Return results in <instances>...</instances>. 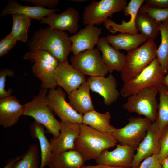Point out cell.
<instances>
[{"instance_id":"obj_26","label":"cell","mask_w":168,"mask_h":168,"mask_svg":"<svg viewBox=\"0 0 168 168\" xmlns=\"http://www.w3.org/2000/svg\"><path fill=\"white\" fill-rule=\"evenodd\" d=\"M85 161L81 154L75 149L53 153L48 165L49 168H80Z\"/></svg>"},{"instance_id":"obj_30","label":"cell","mask_w":168,"mask_h":168,"mask_svg":"<svg viewBox=\"0 0 168 168\" xmlns=\"http://www.w3.org/2000/svg\"><path fill=\"white\" fill-rule=\"evenodd\" d=\"M12 30L9 34L17 41L26 42L28 39L27 32L31 19L25 15L14 14Z\"/></svg>"},{"instance_id":"obj_4","label":"cell","mask_w":168,"mask_h":168,"mask_svg":"<svg viewBox=\"0 0 168 168\" xmlns=\"http://www.w3.org/2000/svg\"><path fill=\"white\" fill-rule=\"evenodd\" d=\"M157 48L154 40H148L127 52L125 65L120 72L124 82L135 77L156 58Z\"/></svg>"},{"instance_id":"obj_15","label":"cell","mask_w":168,"mask_h":168,"mask_svg":"<svg viewBox=\"0 0 168 168\" xmlns=\"http://www.w3.org/2000/svg\"><path fill=\"white\" fill-rule=\"evenodd\" d=\"M54 76L57 85L63 88L68 95L87 81L85 75L75 69L68 60L59 62Z\"/></svg>"},{"instance_id":"obj_32","label":"cell","mask_w":168,"mask_h":168,"mask_svg":"<svg viewBox=\"0 0 168 168\" xmlns=\"http://www.w3.org/2000/svg\"><path fill=\"white\" fill-rule=\"evenodd\" d=\"M39 158L38 146L31 144L13 168H39Z\"/></svg>"},{"instance_id":"obj_31","label":"cell","mask_w":168,"mask_h":168,"mask_svg":"<svg viewBox=\"0 0 168 168\" xmlns=\"http://www.w3.org/2000/svg\"><path fill=\"white\" fill-rule=\"evenodd\" d=\"M163 84L159 90V101L156 122L161 131L168 124V93Z\"/></svg>"},{"instance_id":"obj_3","label":"cell","mask_w":168,"mask_h":168,"mask_svg":"<svg viewBox=\"0 0 168 168\" xmlns=\"http://www.w3.org/2000/svg\"><path fill=\"white\" fill-rule=\"evenodd\" d=\"M47 90L41 88L33 100L24 105L23 115L32 117L43 125L46 128V132L51 134L53 138H57L60 134V122L56 119L48 105Z\"/></svg>"},{"instance_id":"obj_8","label":"cell","mask_w":168,"mask_h":168,"mask_svg":"<svg viewBox=\"0 0 168 168\" xmlns=\"http://www.w3.org/2000/svg\"><path fill=\"white\" fill-rule=\"evenodd\" d=\"M159 90L146 88L128 97L123 108L130 113L143 115L152 122L156 120L158 103L156 96Z\"/></svg>"},{"instance_id":"obj_9","label":"cell","mask_w":168,"mask_h":168,"mask_svg":"<svg viewBox=\"0 0 168 168\" xmlns=\"http://www.w3.org/2000/svg\"><path fill=\"white\" fill-rule=\"evenodd\" d=\"M123 127L116 128L112 134L120 144L136 149L146 136L152 122L146 117H131Z\"/></svg>"},{"instance_id":"obj_14","label":"cell","mask_w":168,"mask_h":168,"mask_svg":"<svg viewBox=\"0 0 168 168\" xmlns=\"http://www.w3.org/2000/svg\"><path fill=\"white\" fill-rule=\"evenodd\" d=\"M113 150L106 149L95 160L97 164L123 167L131 168L135 148L128 145L118 144Z\"/></svg>"},{"instance_id":"obj_21","label":"cell","mask_w":168,"mask_h":168,"mask_svg":"<svg viewBox=\"0 0 168 168\" xmlns=\"http://www.w3.org/2000/svg\"><path fill=\"white\" fill-rule=\"evenodd\" d=\"M96 45L102 52V60L109 72L114 71L121 72L125 63V55L110 46L105 37L99 38Z\"/></svg>"},{"instance_id":"obj_16","label":"cell","mask_w":168,"mask_h":168,"mask_svg":"<svg viewBox=\"0 0 168 168\" xmlns=\"http://www.w3.org/2000/svg\"><path fill=\"white\" fill-rule=\"evenodd\" d=\"M90 89L103 98L105 104L110 105L115 102L120 96L116 80L114 75L90 77L87 79Z\"/></svg>"},{"instance_id":"obj_12","label":"cell","mask_w":168,"mask_h":168,"mask_svg":"<svg viewBox=\"0 0 168 168\" xmlns=\"http://www.w3.org/2000/svg\"><path fill=\"white\" fill-rule=\"evenodd\" d=\"M160 133L156 121L152 122L146 136L136 149L131 168H138L144 159L153 154H158L160 150Z\"/></svg>"},{"instance_id":"obj_38","label":"cell","mask_w":168,"mask_h":168,"mask_svg":"<svg viewBox=\"0 0 168 168\" xmlns=\"http://www.w3.org/2000/svg\"><path fill=\"white\" fill-rule=\"evenodd\" d=\"M21 1L30 2L40 7L44 8L48 7L52 8L56 6L58 3V0H22Z\"/></svg>"},{"instance_id":"obj_28","label":"cell","mask_w":168,"mask_h":168,"mask_svg":"<svg viewBox=\"0 0 168 168\" xmlns=\"http://www.w3.org/2000/svg\"><path fill=\"white\" fill-rule=\"evenodd\" d=\"M147 14L138 11L136 19V25L138 31L148 40H154L159 35L160 25Z\"/></svg>"},{"instance_id":"obj_39","label":"cell","mask_w":168,"mask_h":168,"mask_svg":"<svg viewBox=\"0 0 168 168\" xmlns=\"http://www.w3.org/2000/svg\"><path fill=\"white\" fill-rule=\"evenodd\" d=\"M145 4L149 6L161 8H168V0H147Z\"/></svg>"},{"instance_id":"obj_24","label":"cell","mask_w":168,"mask_h":168,"mask_svg":"<svg viewBox=\"0 0 168 168\" xmlns=\"http://www.w3.org/2000/svg\"><path fill=\"white\" fill-rule=\"evenodd\" d=\"M87 81L68 95L69 103L78 113L83 115L94 109Z\"/></svg>"},{"instance_id":"obj_27","label":"cell","mask_w":168,"mask_h":168,"mask_svg":"<svg viewBox=\"0 0 168 168\" xmlns=\"http://www.w3.org/2000/svg\"><path fill=\"white\" fill-rule=\"evenodd\" d=\"M111 118L109 112L101 113L94 110L83 115L82 123L100 132L112 134L116 128L110 124Z\"/></svg>"},{"instance_id":"obj_10","label":"cell","mask_w":168,"mask_h":168,"mask_svg":"<svg viewBox=\"0 0 168 168\" xmlns=\"http://www.w3.org/2000/svg\"><path fill=\"white\" fill-rule=\"evenodd\" d=\"M70 61L75 69L85 75L105 77L109 72L98 48L73 55Z\"/></svg>"},{"instance_id":"obj_17","label":"cell","mask_w":168,"mask_h":168,"mask_svg":"<svg viewBox=\"0 0 168 168\" xmlns=\"http://www.w3.org/2000/svg\"><path fill=\"white\" fill-rule=\"evenodd\" d=\"M144 2V0H131L123 11L125 16H130V20L127 22L123 20L121 23L119 24L108 18L104 23L105 28L113 34L118 32L134 34L138 33L136 19L139 10Z\"/></svg>"},{"instance_id":"obj_18","label":"cell","mask_w":168,"mask_h":168,"mask_svg":"<svg viewBox=\"0 0 168 168\" xmlns=\"http://www.w3.org/2000/svg\"><path fill=\"white\" fill-rule=\"evenodd\" d=\"M102 32L101 28L88 25L74 35L69 36L73 55L94 48Z\"/></svg>"},{"instance_id":"obj_33","label":"cell","mask_w":168,"mask_h":168,"mask_svg":"<svg viewBox=\"0 0 168 168\" xmlns=\"http://www.w3.org/2000/svg\"><path fill=\"white\" fill-rule=\"evenodd\" d=\"M139 11L147 14L158 23L168 20V8H157L145 4L142 6Z\"/></svg>"},{"instance_id":"obj_35","label":"cell","mask_w":168,"mask_h":168,"mask_svg":"<svg viewBox=\"0 0 168 168\" xmlns=\"http://www.w3.org/2000/svg\"><path fill=\"white\" fill-rule=\"evenodd\" d=\"M13 70L7 68L2 69L0 72V99L8 97L11 95L13 90L12 88L8 91L5 90V81L7 76L13 77L14 76Z\"/></svg>"},{"instance_id":"obj_41","label":"cell","mask_w":168,"mask_h":168,"mask_svg":"<svg viewBox=\"0 0 168 168\" xmlns=\"http://www.w3.org/2000/svg\"><path fill=\"white\" fill-rule=\"evenodd\" d=\"M80 168H124L107 166L105 165L97 164L96 165H84Z\"/></svg>"},{"instance_id":"obj_19","label":"cell","mask_w":168,"mask_h":168,"mask_svg":"<svg viewBox=\"0 0 168 168\" xmlns=\"http://www.w3.org/2000/svg\"><path fill=\"white\" fill-rule=\"evenodd\" d=\"M60 134L50 140L53 153L75 149V143L80 133V124L60 122Z\"/></svg>"},{"instance_id":"obj_29","label":"cell","mask_w":168,"mask_h":168,"mask_svg":"<svg viewBox=\"0 0 168 168\" xmlns=\"http://www.w3.org/2000/svg\"><path fill=\"white\" fill-rule=\"evenodd\" d=\"M159 30L161 42L157 49L156 58L165 75L168 72V20L160 23Z\"/></svg>"},{"instance_id":"obj_44","label":"cell","mask_w":168,"mask_h":168,"mask_svg":"<svg viewBox=\"0 0 168 168\" xmlns=\"http://www.w3.org/2000/svg\"><path fill=\"white\" fill-rule=\"evenodd\" d=\"M87 0H71L72 1L77 2H84L85 1H86Z\"/></svg>"},{"instance_id":"obj_34","label":"cell","mask_w":168,"mask_h":168,"mask_svg":"<svg viewBox=\"0 0 168 168\" xmlns=\"http://www.w3.org/2000/svg\"><path fill=\"white\" fill-rule=\"evenodd\" d=\"M160 132L158 156L161 162L168 155V124Z\"/></svg>"},{"instance_id":"obj_22","label":"cell","mask_w":168,"mask_h":168,"mask_svg":"<svg viewBox=\"0 0 168 168\" xmlns=\"http://www.w3.org/2000/svg\"><path fill=\"white\" fill-rule=\"evenodd\" d=\"M59 10L58 9H47L37 6L23 5L16 1L12 0L8 2L3 9L1 16H4L9 14H21L31 19H35L40 21L44 17Z\"/></svg>"},{"instance_id":"obj_37","label":"cell","mask_w":168,"mask_h":168,"mask_svg":"<svg viewBox=\"0 0 168 168\" xmlns=\"http://www.w3.org/2000/svg\"><path fill=\"white\" fill-rule=\"evenodd\" d=\"M138 168H162L158 154H153L144 159Z\"/></svg>"},{"instance_id":"obj_11","label":"cell","mask_w":168,"mask_h":168,"mask_svg":"<svg viewBox=\"0 0 168 168\" xmlns=\"http://www.w3.org/2000/svg\"><path fill=\"white\" fill-rule=\"evenodd\" d=\"M65 96V92L60 87L49 89L47 95L49 107L62 122L82 123L83 115L76 111L66 101Z\"/></svg>"},{"instance_id":"obj_25","label":"cell","mask_w":168,"mask_h":168,"mask_svg":"<svg viewBox=\"0 0 168 168\" xmlns=\"http://www.w3.org/2000/svg\"><path fill=\"white\" fill-rule=\"evenodd\" d=\"M45 127L35 121L32 122L29 127L31 137L38 140L40 149L41 163L40 168L48 166L52 159L53 151L50 142L47 138Z\"/></svg>"},{"instance_id":"obj_7","label":"cell","mask_w":168,"mask_h":168,"mask_svg":"<svg viewBox=\"0 0 168 168\" xmlns=\"http://www.w3.org/2000/svg\"><path fill=\"white\" fill-rule=\"evenodd\" d=\"M126 0L92 1L84 9L83 22L85 25H100L114 13L123 11Z\"/></svg>"},{"instance_id":"obj_43","label":"cell","mask_w":168,"mask_h":168,"mask_svg":"<svg viewBox=\"0 0 168 168\" xmlns=\"http://www.w3.org/2000/svg\"><path fill=\"white\" fill-rule=\"evenodd\" d=\"M163 84L166 87L168 91V72L166 75L164 77Z\"/></svg>"},{"instance_id":"obj_6","label":"cell","mask_w":168,"mask_h":168,"mask_svg":"<svg viewBox=\"0 0 168 168\" xmlns=\"http://www.w3.org/2000/svg\"><path fill=\"white\" fill-rule=\"evenodd\" d=\"M164 76L156 58L135 77L124 82L120 94L124 97H128L146 88L159 90L163 84Z\"/></svg>"},{"instance_id":"obj_36","label":"cell","mask_w":168,"mask_h":168,"mask_svg":"<svg viewBox=\"0 0 168 168\" xmlns=\"http://www.w3.org/2000/svg\"><path fill=\"white\" fill-rule=\"evenodd\" d=\"M17 40L10 34L0 41V57L7 54L16 45Z\"/></svg>"},{"instance_id":"obj_45","label":"cell","mask_w":168,"mask_h":168,"mask_svg":"<svg viewBox=\"0 0 168 168\" xmlns=\"http://www.w3.org/2000/svg\"><path fill=\"white\" fill-rule=\"evenodd\" d=\"M167 93H168V91H167Z\"/></svg>"},{"instance_id":"obj_42","label":"cell","mask_w":168,"mask_h":168,"mask_svg":"<svg viewBox=\"0 0 168 168\" xmlns=\"http://www.w3.org/2000/svg\"><path fill=\"white\" fill-rule=\"evenodd\" d=\"M162 168H168V155L161 162Z\"/></svg>"},{"instance_id":"obj_13","label":"cell","mask_w":168,"mask_h":168,"mask_svg":"<svg viewBox=\"0 0 168 168\" xmlns=\"http://www.w3.org/2000/svg\"><path fill=\"white\" fill-rule=\"evenodd\" d=\"M80 14L74 8L69 7L62 13L55 12L44 17L40 21L41 24L49 25V27L59 30L68 31L70 34L77 33L79 28Z\"/></svg>"},{"instance_id":"obj_5","label":"cell","mask_w":168,"mask_h":168,"mask_svg":"<svg viewBox=\"0 0 168 168\" xmlns=\"http://www.w3.org/2000/svg\"><path fill=\"white\" fill-rule=\"evenodd\" d=\"M23 59L33 63L31 70L40 80L41 88H56L54 75L59 62L55 57L46 51L30 50L24 55Z\"/></svg>"},{"instance_id":"obj_2","label":"cell","mask_w":168,"mask_h":168,"mask_svg":"<svg viewBox=\"0 0 168 168\" xmlns=\"http://www.w3.org/2000/svg\"><path fill=\"white\" fill-rule=\"evenodd\" d=\"M79 135L75 143V149L85 161L96 159L106 149L116 146L118 141L112 134L99 131L91 127L80 124Z\"/></svg>"},{"instance_id":"obj_1","label":"cell","mask_w":168,"mask_h":168,"mask_svg":"<svg viewBox=\"0 0 168 168\" xmlns=\"http://www.w3.org/2000/svg\"><path fill=\"white\" fill-rule=\"evenodd\" d=\"M29 46L30 50L48 52L61 63L68 60L72 52V43L68 33L49 27L36 32Z\"/></svg>"},{"instance_id":"obj_20","label":"cell","mask_w":168,"mask_h":168,"mask_svg":"<svg viewBox=\"0 0 168 168\" xmlns=\"http://www.w3.org/2000/svg\"><path fill=\"white\" fill-rule=\"evenodd\" d=\"M24 105L15 96L0 99V125L7 128L15 125L23 115Z\"/></svg>"},{"instance_id":"obj_23","label":"cell","mask_w":168,"mask_h":168,"mask_svg":"<svg viewBox=\"0 0 168 168\" xmlns=\"http://www.w3.org/2000/svg\"><path fill=\"white\" fill-rule=\"evenodd\" d=\"M107 42L117 50H124L127 52L145 43L147 40L141 33H120L116 35H110L105 37Z\"/></svg>"},{"instance_id":"obj_40","label":"cell","mask_w":168,"mask_h":168,"mask_svg":"<svg viewBox=\"0 0 168 168\" xmlns=\"http://www.w3.org/2000/svg\"><path fill=\"white\" fill-rule=\"evenodd\" d=\"M22 155H19L9 159L3 168H13L15 163L22 157Z\"/></svg>"}]
</instances>
